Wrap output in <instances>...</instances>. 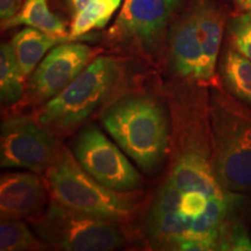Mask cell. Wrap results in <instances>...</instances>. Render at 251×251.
<instances>
[{"label":"cell","instance_id":"cell-14","mask_svg":"<svg viewBox=\"0 0 251 251\" xmlns=\"http://www.w3.org/2000/svg\"><path fill=\"white\" fill-rule=\"evenodd\" d=\"M197 28L202 42L206 64L209 74L219 79L216 75L218 58L225 30V19L219 8L209 4H197L192 6Z\"/></svg>","mask_w":251,"mask_h":251},{"label":"cell","instance_id":"cell-15","mask_svg":"<svg viewBox=\"0 0 251 251\" xmlns=\"http://www.w3.org/2000/svg\"><path fill=\"white\" fill-rule=\"evenodd\" d=\"M28 26L57 36H69L67 24L49 8L48 0H26L17 15L2 21L1 29Z\"/></svg>","mask_w":251,"mask_h":251},{"label":"cell","instance_id":"cell-4","mask_svg":"<svg viewBox=\"0 0 251 251\" xmlns=\"http://www.w3.org/2000/svg\"><path fill=\"white\" fill-rule=\"evenodd\" d=\"M209 90L208 127L216 177L230 192L251 193V109L220 83Z\"/></svg>","mask_w":251,"mask_h":251},{"label":"cell","instance_id":"cell-2","mask_svg":"<svg viewBox=\"0 0 251 251\" xmlns=\"http://www.w3.org/2000/svg\"><path fill=\"white\" fill-rule=\"evenodd\" d=\"M100 121L143 171L157 170L168 158L171 118L156 97L141 93L118 97L102 109Z\"/></svg>","mask_w":251,"mask_h":251},{"label":"cell","instance_id":"cell-24","mask_svg":"<svg viewBox=\"0 0 251 251\" xmlns=\"http://www.w3.org/2000/svg\"><path fill=\"white\" fill-rule=\"evenodd\" d=\"M236 1H237V4H238V2H241V1H242V0H236Z\"/></svg>","mask_w":251,"mask_h":251},{"label":"cell","instance_id":"cell-17","mask_svg":"<svg viewBox=\"0 0 251 251\" xmlns=\"http://www.w3.org/2000/svg\"><path fill=\"white\" fill-rule=\"evenodd\" d=\"M27 77L21 70L11 42L0 46V100L2 106L19 105L26 92Z\"/></svg>","mask_w":251,"mask_h":251},{"label":"cell","instance_id":"cell-22","mask_svg":"<svg viewBox=\"0 0 251 251\" xmlns=\"http://www.w3.org/2000/svg\"><path fill=\"white\" fill-rule=\"evenodd\" d=\"M91 0H62L63 5L67 8V11L71 14V18L77 14L84 6H86Z\"/></svg>","mask_w":251,"mask_h":251},{"label":"cell","instance_id":"cell-3","mask_svg":"<svg viewBox=\"0 0 251 251\" xmlns=\"http://www.w3.org/2000/svg\"><path fill=\"white\" fill-rule=\"evenodd\" d=\"M125 81L124 61L99 55L62 92L40 106L34 118L56 139L67 136L114 101Z\"/></svg>","mask_w":251,"mask_h":251},{"label":"cell","instance_id":"cell-16","mask_svg":"<svg viewBox=\"0 0 251 251\" xmlns=\"http://www.w3.org/2000/svg\"><path fill=\"white\" fill-rule=\"evenodd\" d=\"M220 75L231 96L251 105V59L234 48L227 49L220 65Z\"/></svg>","mask_w":251,"mask_h":251},{"label":"cell","instance_id":"cell-10","mask_svg":"<svg viewBox=\"0 0 251 251\" xmlns=\"http://www.w3.org/2000/svg\"><path fill=\"white\" fill-rule=\"evenodd\" d=\"M75 157L86 172L112 190L134 192L142 178L117 144L90 125L83 128L75 144Z\"/></svg>","mask_w":251,"mask_h":251},{"label":"cell","instance_id":"cell-19","mask_svg":"<svg viewBox=\"0 0 251 251\" xmlns=\"http://www.w3.org/2000/svg\"><path fill=\"white\" fill-rule=\"evenodd\" d=\"M48 246L31 233L30 228L17 218L0 220V250L1 251H33L43 250Z\"/></svg>","mask_w":251,"mask_h":251},{"label":"cell","instance_id":"cell-6","mask_svg":"<svg viewBox=\"0 0 251 251\" xmlns=\"http://www.w3.org/2000/svg\"><path fill=\"white\" fill-rule=\"evenodd\" d=\"M29 221L41 240L59 250L109 251L127 241L121 222L75 211L54 199Z\"/></svg>","mask_w":251,"mask_h":251},{"label":"cell","instance_id":"cell-21","mask_svg":"<svg viewBox=\"0 0 251 251\" xmlns=\"http://www.w3.org/2000/svg\"><path fill=\"white\" fill-rule=\"evenodd\" d=\"M24 0H0V19L7 21L17 15L23 7Z\"/></svg>","mask_w":251,"mask_h":251},{"label":"cell","instance_id":"cell-23","mask_svg":"<svg viewBox=\"0 0 251 251\" xmlns=\"http://www.w3.org/2000/svg\"><path fill=\"white\" fill-rule=\"evenodd\" d=\"M238 5H240L241 8L244 9V11L251 12V0H242L241 2H238Z\"/></svg>","mask_w":251,"mask_h":251},{"label":"cell","instance_id":"cell-9","mask_svg":"<svg viewBox=\"0 0 251 251\" xmlns=\"http://www.w3.org/2000/svg\"><path fill=\"white\" fill-rule=\"evenodd\" d=\"M59 146L56 137L34 117L12 115L4 119L0 136V165L45 174Z\"/></svg>","mask_w":251,"mask_h":251},{"label":"cell","instance_id":"cell-13","mask_svg":"<svg viewBox=\"0 0 251 251\" xmlns=\"http://www.w3.org/2000/svg\"><path fill=\"white\" fill-rule=\"evenodd\" d=\"M74 41L69 36H57L33 27H26L13 36L11 45L14 54L27 78L33 74L39 63L54 47Z\"/></svg>","mask_w":251,"mask_h":251},{"label":"cell","instance_id":"cell-18","mask_svg":"<svg viewBox=\"0 0 251 251\" xmlns=\"http://www.w3.org/2000/svg\"><path fill=\"white\" fill-rule=\"evenodd\" d=\"M122 0H91L71 18L69 35L74 41L94 29H101L109 23Z\"/></svg>","mask_w":251,"mask_h":251},{"label":"cell","instance_id":"cell-7","mask_svg":"<svg viewBox=\"0 0 251 251\" xmlns=\"http://www.w3.org/2000/svg\"><path fill=\"white\" fill-rule=\"evenodd\" d=\"M180 0H125L106 34L107 43L119 51L155 59L164 48Z\"/></svg>","mask_w":251,"mask_h":251},{"label":"cell","instance_id":"cell-8","mask_svg":"<svg viewBox=\"0 0 251 251\" xmlns=\"http://www.w3.org/2000/svg\"><path fill=\"white\" fill-rule=\"evenodd\" d=\"M101 49L68 41L54 47L28 77L26 92L18 106H42L67 87Z\"/></svg>","mask_w":251,"mask_h":251},{"label":"cell","instance_id":"cell-1","mask_svg":"<svg viewBox=\"0 0 251 251\" xmlns=\"http://www.w3.org/2000/svg\"><path fill=\"white\" fill-rule=\"evenodd\" d=\"M187 85L169 94L171 139L168 169L153 197L146 233L153 249L221 250L236 219L240 194L228 191L212 163L208 94Z\"/></svg>","mask_w":251,"mask_h":251},{"label":"cell","instance_id":"cell-5","mask_svg":"<svg viewBox=\"0 0 251 251\" xmlns=\"http://www.w3.org/2000/svg\"><path fill=\"white\" fill-rule=\"evenodd\" d=\"M43 175L50 198L75 211L126 224L140 207L139 194L105 186L84 170L65 147L59 146Z\"/></svg>","mask_w":251,"mask_h":251},{"label":"cell","instance_id":"cell-11","mask_svg":"<svg viewBox=\"0 0 251 251\" xmlns=\"http://www.w3.org/2000/svg\"><path fill=\"white\" fill-rule=\"evenodd\" d=\"M166 49L172 74L181 84L211 87L219 83V79L213 77L207 68L192 7L177 15L172 21Z\"/></svg>","mask_w":251,"mask_h":251},{"label":"cell","instance_id":"cell-12","mask_svg":"<svg viewBox=\"0 0 251 251\" xmlns=\"http://www.w3.org/2000/svg\"><path fill=\"white\" fill-rule=\"evenodd\" d=\"M36 174V172H35ZM30 172H7L0 178V216L33 219L42 214L48 200L45 179Z\"/></svg>","mask_w":251,"mask_h":251},{"label":"cell","instance_id":"cell-20","mask_svg":"<svg viewBox=\"0 0 251 251\" xmlns=\"http://www.w3.org/2000/svg\"><path fill=\"white\" fill-rule=\"evenodd\" d=\"M228 33L233 48L251 59V12L234 18L229 24Z\"/></svg>","mask_w":251,"mask_h":251}]
</instances>
